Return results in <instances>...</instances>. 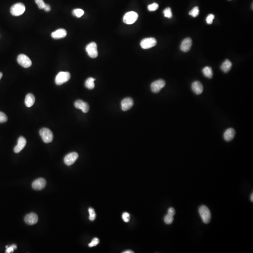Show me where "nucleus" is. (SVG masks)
I'll return each instance as SVG.
<instances>
[{"mask_svg": "<svg viewBox=\"0 0 253 253\" xmlns=\"http://www.w3.org/2000/svg\"><path fill=\"white\" fill-rule=\"evenodd\" d=\"M167 214L174 216L175 214V211L174 209L172 207L169 208L168 211H167Z\"/></svg>", "mask_w": 253, "mask_h": 253, "instance_id": "f704fd0d", "label": "nucleus"}, {"mask_svg": "<svg viewBox=\"0 0 253 253\" xmlns=\"http://www.w3.org/2000/svg\"><path fill=\"white\" fill-rule=\"evenodd\" d=\"M86 51L91 58H95L98 55L97 45L95 42H91L87 45L86 47Z\"/></svg>", "mask_w": 253, "mask_h": 253, "instance_id": "423d86ee", "label": "nucleus"}, {"mask_svg": "<svg viewBox=\"0 0 253 253\" xmlns=\"http://www.w3.org/2000/svg\"><path fill=\"white\" fill-rule=\"evenodd\" d=\"M44 10L46 11V12H49L51 11V7L49 5H46L45 7Z\"/></svg>", "mask_w": 253, "mask_h": 253, "instance_id": "e433bc0d", "label": "nucleus"}, {"mask_svg": "<svg viewBox=\"0 0 253 253\" xmlns=\"http://www.w3.org/2000/svg\"><path fill=\"white\" fill-rule=\"evenodd\" d=\"M235 135V131L234 129L232 128L227 129L224 134V140L227 142L231 141L234 138Z\"/></svg>", "mask_w": 253, "mask_h": 253, "instance_id": "6ab92c4d", "label": "nucleus"}, {"mask_svg": "<svg viewBox=\"0 0 253 253\" xmlns=\"http://www.w3.org/2000/svg\"><path fill=\"white\" fill-rule=\"evenodd\" d=\"M199 10L198 7H195L189 12V14L194 17H197L199 15Z\"/></svg>", "mask_w": 253, "mask_h": 253, "instance_id": "bb28decb", "label": "nucleus"}, {"mask_svg": "<svg viewBox=\"0 0 253 253\" xmlns=\"http://www.w3.org/2000/svg\"><path fill=\"white\" fill-rule=\"evenodd\" d=\"M122 218L125 222H128L130 220V215L128 212H124L122 215Z\"/></svg>", "mask_w": 253, "mask_h": 253, "instance_id": "473e14b6", "label": "nucleus"}, {"mask_svg": "<svg viewBox=\"0 0 253 253\" xmlns=\"http://www.w3.org/2000/svg\"><path fill=\"white\" fill-rule=\"evenodd\" d=\"M174 221V216L167 214L164 218V222L166 224H170Z\"/></svg>", "mask_w": 253, "mask_h": 253, "instance_id": "a878e982", "label": "nucleus"}, {"mask_svg": "<svg viewBox=\"0 0 253 253\" xmlns=\"http://www.w3.org/2000/svg\"><path fill=\"white\" fill-rule=\"evenodd\" d=\"M157 42V40L154 38H148L143 39L140 45L142 48L147 49L156 46Z\"/></svg>", "mask_w": 253, "mask_h": 253, "instance_id": "6e6552de", "label": "nucleus"}, {"mask_svg": "<svg viewBox=\"0 0 253 253\" xmlns=\"http://www.w3.org/2000/svg\"><path fill=\"white\" fill-rule=\"evenodd\" d=\"M89 214V219L91 221H94L96 217V215L95 212L94 210L92 208H90L89 210H88Z\"/></svg>", "mask_w": 253, "mask_h": 253, "instance_id": "393cba45", "label": "nucleus"}, {"mask_svg": "<svg viewBox=\"0 0 253 253\" xmlns=\"http://www.w3.org/2000/svg\"><path fill=\"white\" fill-rule=\"evenodd\" d=\"M99 242H100V241H99V239L97 238H94L92 239L91 242L88 244V246L90 248L95 247V246H96L97 245H98Z\"/></svg>", "mask_w": 253, "mask_h": 253, "instance_id": "7c9ffc66", "label": "nucleus"}, {"mask_svg": "<svg viewBox=\"0 0 253 253\" xmlns=\"http://www.w3.org/2000/svg\"><path fill=\"white\" fill-rule=\"evenodd\" d=\"M214 17H214V15H213V14H209L207 16L206 19L207 23L209 24H211V23H213V20L214 19Z\"/></svg>", "mask_w": 253, "mask_h": 253, "instance_id": "72a5a7b5", "label": "nucleus"}, {"mask_svg": "<svg viewBox=\"0 0 253 253\" xmlns=\"http://www.w3.org/2000/svg\"><path fill=\"white\" fill-rule=\"evenodd\" d=\"M138 15L136 12L130 11L126 13L123 17V22L127 24H131L137 21Z\"/></svg>", "mask_w": 253, "mask_h": 253, "instance_id": "39448f33", "label": "nucleus"}, {"mask_svg": "<svg viewBox=\"0 0 253 253\" xmlns=\"http://www.w3.org/2000/svg\"><path fill=\"white\" fill-rule=\"evenodd\" d=\"M70 74L68 72H60L55 77V84L58 85L66 83L70 79Z\"/></svg>", "mask_w": 253, "mask_h": 253, "instance_id": "20e7f679", "label": "nucleus"}, {"mask_svg": "<svg viewBox=\"0 0 253 253\" xmlns=\"http://www.w3.org/2000/svg\"><path fill=\"white\" fill-rule=\"evenodd\" d=\"M79 158V154L75 152L68 154L65 157L64 162L66 165L69 166L72 165Z\"/></svg>", "mask_w": 253, "mask_h": 253, "instance_id": "9d476101", "label": "nucleus"}, {"mask_svg": "<svg viewBox=\"0 0 253 253\" xmlns=\"http://www.w3.org/2000/svg\"><path fill=\"white\" fill-rule=\"evenodd\" d=\"M39 134L45 143H50L54 139V134L51 130L48 128H43L39 131Z\"/></svg>", "mask_w": 253, "mask_h": 253, "instance_id": "f03ea898", "label": "nucleus"}, {"mask_svg": "<svg viewBox=\"0 0 253 253\" xmlns=\"http://www.w3.org/2000/svg\"><path fill=\"white\" fill-rule=\"evenodd\" d=\"M14 248H13V247H12V246H10V247H8L7 248L6 250V253H12V252H14Z\"/></svg>", "mask_w": 253, "mask_h": 253, "instance_id": "c9c22d12", "label": "nucleus"}, {"mask_svg": "<svg viewBox=\"0 0 253 253\" xmlns=\"http://www.w3.org/2000/svg\"><path fill=\"white\" fill-rule=\"evenodd\" d=\"M134 105L133 100L130 97H127L123 99L121 103L122 110L126 111L129 110Z\"/></svg>", "mask_w": 253, "mask_h": 253, "instance_id": "2eb2a0df", "label": "nucleus"}, {"mask_svg": "<svg viewBox=\"0 0 253 253\" xmlns=\"http://www.w3.org/2000/svg\"><path fill=\"white\" fill-rule=\"evenodd\" d=\"M165 82L164 80L159 79L152 83L150 86L151 90L154 93H159L165 86Z\"/></svg>", "mask_w": 253, "mask_h": 253, "instance_id": "1a4fd4ad", "label": "nucleus"}, {"mask_svg": "<svg viewBox=\"0 0 253 253\" xmlns=\"http://www.w3.org/2000/svg\"><path fill=\"white\" fill-rule=\"evenodd\" d=\"M202 71L204 76L208 79H211L213 77V71L211 67L206 66L202 69Z\"/></svg>", "mask_w": 253, "mask_h": 253, "instance_id": "4be33fe9", "label": "nucleus"}, {"mask_svg": "<svg viewBox=\"0 0 253 253\" xmlns=\"http://www.w3.org/2000/svg\"><path fill=\"white\" fill-rule=\"evenodd\" d=\"M192 89L195 94L200 95L203 91V87L200 82L195 81L192 85Z\"/></svg>", "mask_w": 253, "mask_h": 253, "instance_id": "a211bd4d", "label": "nucleus"}, {"mask_svg": "<svg viewBox=\"0 0 253 253\" xmlns=\"http://www.w3.org/2000/svg\"><path fill=\"white\" fill-rule=\"evenodd\" d=\"M8 118L5 113L0 112V123H4L7 121Z\"/></svg>", "mask_w": 253, "mask_h": 253, "instance_id": "2f4dec72", "label": "nucleus"}, {"mask_svg": "<svg viewBox=\"0 0 253 253\" xmlns=\"http://www.w3.org/2000/svg\"><path fill=\"white\" fill-rule=\"evenodd\" d=\"M26 138L23 137H20L18 139L17 145L14 148V152L16 153H20L26 146Z\"/></svg>", "mask_w": 253, "mask_h": 253, "instance_id": "dca6fc26", "label": "nucleus"}, {"mask_svg": "<svg viewBox=\"0 0 253 253\" xmlns=\"http://www.w3.org/2000/svg\"><path fill=\"white\" fill-rule=\"evenodd\" d=\"M12 247L14 248V249H16L17 248V245H16L15 244L12 245Z\"/></svg>", "mask_w": 253, "mask_h": 253, "instance_id": "58836bf2", "label": "nucleus"}, {"mask_svg": "<svg viewBox=\"0 0 253 253\" xmlns=\"http://www.w3.org/2000/svg\"><path fill=\"white\" fill-rule=\"evenodd\" d=\"M159 8V5L157 3H153L148 6V9L150 11H154L158 10Z\"/></svg>", "mask_w": 253, "mask_h": 253, "instance_id": "c85d7f7f", "label": "nucleus"}, {"mask_svg": "<svg viewBox=\"0 0 253 253\" xmlns=\"http://www.w3.org/2000/svg\"><path fill=\"white\" fill-rule=\"evenodd\" d=\"M38 216L34 213H31L27 214L24 218V221L29 225L36 224L38 221Z\"/></svg>", "mask_w": 253, "mask_h": 253, "instance_id": "ddd939ff", "label": "nucleus"}, {"mask_svg": "<svg viewBox=\"0 0 253 253\" xmlns=\"http://www.w3.org/2000/svg\"><path fill=\"white\" fill-rule=\"evenodd\" d=\"M67 34V31L65 29H59L52 32L51 36L54 39H60L65 37Z\"/></svg>", "mask_w": 253, "mask_h": 253, "instance_id": "f3484780", "label": "nucleus"}, {"mask_svg": "<svg viewBox=\"0 0 253 253\" xmlns=\"http://www.w3.org/2000/svg\"><path fill=\"white\" fill-rule=\"evenodd\" d=\"M35 97L32 94L29 93L26 96L24 102L27 107H30L32 106L35 103Z\"/></svg>", "mask_w": 253, "mask_h": 253, "instance_id": "aec40b11", "label": "nucleus"}, {"mask_svg": "<svg viewBox=\"0 0 253 253\" xmlns=\"http://www.w3.org/2000/svg\"><path fill=\"white\" fill-rule=\"evenodd\" d=\"M72 14H73V16H75L78 18H79L84 15V11L80 9H75L72 11Z\"/></svg>", "mask_w": 253, "mask_h": 253, "instance_id": "b1692460", "label": "nucleus"}, {"mask_svg": "<svg viewBox=\"0 0 253 253\" xmlns=\"http://www.w3.org/2000/svg\"><path fill=\"white\" fill-rule=\"evenodd\" d=\"M17 61L18 64L23 68H29L32 64L31 60L26 54H19L17 57Z\"/></svg>", "mask_w": 253, "mask_h": 253, "instance_id": "0eeeda50", "label": "nucleus"}, {"mask_svg": "<svg viewBox=\"0 0 253 253\" xmlns=\"http://www.w3.org/2000/svg\"><path fill=\"white\" fill-rule=\"evenodd\" d=\"M163 13L165 17L168 18H171L172 17V12L170 8H167L164 11Z\"/></svg>", "mask_w": 253, "mask_h": 253, "instance_id": "cd10ccee", "label": "nucleus"}, {"mask_svg": "<svg viewBox=\"0 0 253 253\" xmlns=\"http://www.w3.org/2000/svg\"><path fill=\"white\" fill-rule=\"evenodd\" d=\"M2 75H3L2 73V72H0V80L2 79Z\"/></svg>", "mask_w": 253, "mask_h": 253, "instance_id": "a19ab883", "label": "nucleus"}, {"mask_svg": "<svg viewBox=\"0 0 253 253\" xmlns=\"http://www.w3.org/2000/svg\"><path fill=\"white\" fill-rule=\"evenodd\" d=\"M26 11V7L22 3H16L12 6L11 13L12 15L16 17L22 15Z\"/></svg>", "mask_w": 253, "mask_h": 253, "instance_id": "7ed1b4c3", "label": "nucleus"}, {"mask_svg": "<svg viewBox=\"0 0 253 253\" xmlns=\"http://www.w3.org/2000/svg\"><path fill=\"white\" fill-rule=\"evenodd\" d=\"M74 106L76 108L81 109L84 113H87L89 111V105L82 100H77L75 102Z\"/></svg>", "mask_w": 253, "mask_h": 253, "instance_id": "f8f14e48", "label": "nucleus"}, {"mask_svg": "<svg viewBox=\"0 0 253 253\" xmlns=\"http://www.w3.org/2000/svg\"><path fill=\"white\" fill-rule=\"evenodd\" d=\"M232 63L229 60H226L222 64L221 69L224 73H227L232 68Z\"/></svg>", "mask_w": 253, "mask_h": 253, "instance_id": "412c9836", "label": "nucleus"}, {"mask_svg": "<svg viewBox=\"0 0 253 253\" xmlns=\"http://www.w3.org/2000/svg\"><path fill=\"white\" fill-rule=\"evenodd\" d=\"M95 79L93 77H89L85 82V86L90 90H92L95 87L94 81Z\"/></svg>", "mask_w": 253, "mask_h": 253, "instance_id": "5701e85b", "label": "nucleus"}, {"mask_svg": "<svg viewBox=\"0 0 253 253\" xmlns=\"http://www.w3.org/2000/svg\"><path fill=\"white\" fill-rule=\"evenodd\" d=\"M250 198H251V201L253 202V194H252V195H251V197H250Z\"/></svg>", "mask_w": 253, "mask_h": 253, "instance_id": "ea45409f", "label": "nucleus"}, {"mask_svg": "<svg viewBox=\"0 0 253 253\" xmlns=\"http://www.w3.org/2000/svg\"><path fill=\"white\" fill-rule=\"evenodd\" d=\"M47 184L46 180L43 178H39L34 180L32 183V187L36 190H41L44 189Z\"/></svg>", "mask_w": 253, "mask_h": 253, "instance_id": "9b49d317", "label": "nucleus"}, {"mask_svg": "<svg viewBox=\"0 0 253 253\" xmlns=\"http://www.w3.org/2000/svg\"><path fill=\"white\" fill-rule=\"evenodd\" d=\"M123 253H134L133 251H131V250H127V251H124L123 252Z\"/></svg>", "mask_w": 253, "mask_h": 253, "instance_id": "4c0bfd02", "label": "nucleus"}, {"mask_svg": "<svg viewBox=\"0 0 253 253\" xmlns=\"http://www.w3.org/2000/svg\"><path fill=\"white\" fill-rule=\"evenodd\" d=\"M35 2L38 6L39 9L43 10L44 9L46 5V3H45L43 0H35Z\"/></svg>", "mask_w": 253, "mask_h": 253, "instance_id": "c756f323", "label": "nucleus"}, {"mask_svg": "<svg viewBox=\"0 0 253 253\" xmlns=\"http://www.w3.org/2000/svg\"><path fill=\"white\" fill-rule=\"evenodd\" d=\"M199 212L203 223L206 224H209L211 219V211L209 208L205 205L201 206L199 208Z\"/></svg>", "mask_w": 253, "mask_h": 253, "instance_id": "f257e3e1", "label": "nucleus"}, {"mask_svg": "<svg viewBox=\"0 0 253 253\" xmlns=\"http://www.w3.org/2000/svg\"><path fill=\"white\" fill-rule=\"evenodd\" d=\"M192 45V40L190 38H187L182 41L180 45V50L184 52H189Z\"/></svg>", "mask_w": 253, "mask_h": 253, "instance_id": "4468645a", "label": "nucleus"}]
</instances>
